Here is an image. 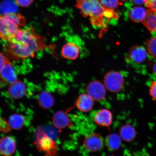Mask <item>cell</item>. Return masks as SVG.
<instances>
[{"label": "cell", "instance_id": "cell-1", "mask_svg": "<svg viewBox=\"0 0 156 156\" xmlns=\"http://www.w3.org/2000/svg\"><path fill=\"white\" fill-rule=\"evenodd\" d=\"M8 42V51L20 59L33 57L44 47L41 38L30 28L20 29Z\"/></svg>", "mask_w": 156, "mask_h": 156}, {"label": "cell", "instance_id": "cell-2", "mask_svg": "<svg viewBox=\"0 0 156 156\" xmlns=\"http://www.w3.org/2000/svg\"><path fill=\"white\" fill-rule=\"evenodd\" d=\"M76 5L81 14L89 17L91 24L97 28H103L110 20L118 18V13L105 8L100 0H77Z\"/></svg>", "mask_w": 156, "mask_h": 156}, {"label": "cell", "instance_id": "cell-3", "mask_svg": "<svg viewBox=\"0 0 156 156\" xmlns=\"http://www.w3.org/2000/svg\"><path fill=\"white\" fill-rule=\"evenodd\" d=\"M25 19L22 16L15 13L1 15L0 20V34L3 40H10L25 24Z\"/></svg>", "mask_w": 156, "mask_h": 156}, {"label": "cell", "instance_id": "cell-4", "mask_svg": "<svg viewBox=\"0 0 156 156\" xmlns=\"http://www.w3.org/2000/svg\"><path fill=\"white\" fill-rule=\"evenodd\" d=\"M36 139L34 142L38 151L46 153V156H57V145L55 142L38 127L36 130Z\"/></svg>", "mask_w": 156, "mask_h": 156}, {"label": "cell", "instance_id": "cell-5", "mask_svg": "<svg viewBox=\"0 0 156 156\" xmlns=\"http://www.w3.org/2000/svg\"><path fill=\"white\" fill-rule=\"evenodd\" d=\"M104 85L110 92L117 93L123 87L124 78L122 73L116 71H111L105 76Z\"/></svg>", "mask_w": 156, "mask_h": 156}, {"label": "cell", "instance_id": "cell-6", "mask_svg": "<svg viewBox=\"0 0 156 156\" xmlns=\"http://www.w3.org/2000/svg\"><path fill=\"white\" fill-rule=\"evenodd\" d=\"M106 87L100 81H94L91 82L87 85L86 91L93 100L101 101L105 98L106 95Z\"/></svg>", "mask_w": 156, "mask_h": 156}, {"label": "cell", "instance_id": "cell-7", "mask_svg": "<svg viewBox=\"0 0 156 156\" xmlns=\"http://www.w3.org/2000/svg\"><path fill=\"white\" fill-rule=\"evenodd\" d=\"M83 145L85 149L89 151H98L102 147L103 138L100 134L92 133L86 136L83 141Z\"/></svg>", "mask_w": 156, "mask_h": 156}, {"label": "cell", "instance_id": "cell-8", "mask_svg": "<svg viewBox=\"0 0 156 156\" xmlns=\"http://www.w3.org/2000/svg\"><path fill=\"white\" fill-rule=\"evenodd\" d=\"M147 51L144 47L136 45L130 48L128 54V60L135 64H141L145 61L147 56Z\"/></svg>", "mask_w": 156, "mask_h": 156}, {"label": "cell", "instance_id": "cell-9", "mask_svg": "<svg viewBox=\"0 0 156 156\" xmlns=\"http://www.w3.org/2000/svg\"><path fill=\"white\" fill-rule=\"evenodd\" d=\"M73 107L66 111H58L55 113L52 117V122L55 127L59 129H63L72 125L68 111L71 110Z\"/></svg>", "mask_w": 156, "mask_h": 156}, {"label": "cell", "instance_id": "cell-10", "mask_svg": "<svg viewBox=\"0 0 156 156\" xmlns=\"http://www.w3.org/2000/svg\"><path fill=\"white\" fill-rule=\"evenodd\" d=\"M80 52V48L78 45L73 42L67 43L62 48L61 54L63 57L68 60L76 59Z\"/></svg>", "mask_w": 156, "mask_h": 156}, {"label": "cell", "instance_id": "cell-11", "mask_svg": "<svg viewBox=\"0 0 156 156\" xmlns=\"http://www.w3.org/2000/svg\"><path fill=\"white\" fill-rule=\"evenodd\" d=\"M16 144L13 138L9 136L2 138L0 141V151L4 156H9L16 150Z\"/></svg>", "mask_w": 156, "mask_h": 156}, {"label": "cell", "instance_id": "cell-12", "mask_svg": "<svg viewBox=\"0 0 156 156\" xmlns=\"http://www.w3.org/2000/svg\"><path fill=\"white\" fill-rule=\"evenodd\" d=\"M26 87L22 82L17 80L10 84L8 92L12 98L18 99L22 98L26 94Z\"/></svg>", "mask_w": 156, "mask_h": 156}, {"label": "cell", "instance_id": "cell-13", "mask_svg": "<svg viewBox=\"0 0 156 156\" xmlns=\"http://www.w3.org/2000/svg\"><path fill=\"white\" fill-rule=\"evenodd\" d=\"M92 98L87 94H82L78 97L75 106L78 110L84 112H87L92 110L94 102Z\"/></svg>", "mask_w": 156, "mask_h": 156}, {"label": "cell", "instance_id": "cell-14", "mask_svg": "<svg viewBox=\"0 0 156 156\" xmlns=\"http://www.w3.org/2000/svg\"><path fill=\"white\" fill-rule=\"evenodd\" d=\"M94 120L95 123L98 125L109 128L112 122V113L107 109H102L95 114Z\"/></svg>", "mask_w": 156, "mask_h": 156}, {"label": "cell", "instance_id": "cell-15", "mask_svg": "<svg viewBox=\"0 0 156 156\" xmlns=\"http://www.w3.org/2000/svg\"><path fill=\"white\" fill-rule=\"evenodd\" d=\"M1 75L3 80L9 84L17 80L15 69L12 64L9 62L1 68Z\"/></svg>", "mask_w": 156, "mask_h": 156}, {"label": "cell", "instance_id": "cell-16", "mask_svg": "<svg viewBox=\"0 0 156 156\" xmlns=\"http://www.w3.org/2000/svg\"><path fill=\"white\" fill-rule=\"evenodd\" d=\"M122 139L120 135L112 133L106 136L105 139V144L107 148L110 151H117L120 147Z\"/></svg>", "mask_w": 156, "mask_h": 156}, {"label": "cell", "instance_id": "cell-17", "mask_svg": "<svg viewBox=\"0 0 156 156\" xmlns=\"http://www.w3.org/2000/svg\"><path fill=\"white\" fill-rule=\"evenodd\" d=\"M119 135L124 141L131 142L136 138V130L131 125L128 124H124L120 128Z\"/></svg>", "mask_w": 156, "mask_h": 156}, {"label": "cell", "instance_id": "cell-18", "mask_svg": "<svg viewBox=\"0 0 156 156\" xmlns=\"http://www.w3.org/2000/svg\"><path fill=\"white\" fill-rule=\"evenodd\" d=\"M38 103L41 108L47 110L53 106L55 100L54 97L50 93L44 91L39 95Z\"/></svg>", "mask_w": 156, "mask_h": 156}, {"label": "cell", "instance_id": "cell-19", "mask_svg": "<svg viewBox=\"0 0 156 156\" xmlns=\"http://www.w3.org/2000/svg\"><path fill=\"white\" fill-rule=\"evenodd\" d=\"M147 13V10L141 7H134L130 10L129 17L130 20L136 23L143 22Z\"/></svg>", "mask_w": 156, "mask_h": 156}, {"label": "cell", "instance_id": "cell-20", "mask_svg": "<svg viewBox=\"0 0 156 156\" xmlns=\"http://www.w3.org/2000/svg\"><path fill=\"white\" fill-rule=\"evenodd\" d=\"M142 23L151 33H156V11L148 9L147 16Z\"/></svg>", "mask_w": 156, "mask_h": 156}, {"label": "cell", "instance_id": "cell-21", "mask_svg": "<svg viewBox=\"0 0 156 156\" xmlns=\"http://www.w3.org/2000/svg\"><path fill=\"white\" fill-rule=\"evenodd\" d=\"M25 119L22 115L13 114L9 117V122L11 127L13 129L19 130L24 126Z\"/></svg>", "mask_w": 156, "mask_h": 156}, {"label": "cell", "instance_id": "cell-22", "mask_svg": "<svg viewBox=\"0 0 156 156\" xmlns=\"http://www.w3.org/2000/svg\"><path fill=\"white\" fill-rule=\"evenodd\" d=\"M146 47L150 55L156 58V35L152 37L147 41Z\"/></svg>", "mask_w": 156, "mask_h": 156}, {"label": "cell", "instance_id": "cell-23", "mask_svg": "<svg viewBox=\"0 0 156 156\" xmlns=\"http://www.w3.org/2000/svg\"><path fill=\"white\" fill-rule=\"evenodd\" d=\"M100 1L105 8L115 11L120 4L119 0H100Z\"/></svg>", "mask_w": 156, "mask_h": 156}, {"label": "cell", "instance_id": "cell-24", "mask_svg": "<svg viewBox=\"0 0 156 156\" xmlns=\"http://www.w3.org/2000/svg\"><path fill=\"white\" fill-rule=\"evenodd\" d=\"M34 0H15L16 4L21 7H27L32 4Z\"/></svg>", "mask_w": 156, "mask_h": 156}, {"label": "cell", "instance_id": "cell-25", "mask_svg": "<svg viewBox=\"0 0 156 156\" xmlns=\"http://www.w3.org/2000/svg\"><path fill=\"white\" fill-rule=\"evenodd\" d=\"M145 5L148 9L156 11V0H147Z\"/></svg>", "mask_w": 156, "mask_h": 156}, {"label": "cell", "instance_id": "cell-26", "mask_svg": "<svg viewBox=\"0 0 156 156\" xmlns=\"http://www.w3.org/2000/svg\"><path fill=\"white\" fill-rule=\"evenodd\" d=\"M149 92L152 98L156 100V81L153 82L151 84Z\"/></svg>", "mask_w": 156, "mask_h": 156}, {"label": "cell", "instance_id": "cell-27", "mask_svg": "<svg viewBox=\"0 0 156 156\" xmlns=\"http://www.w3.org/2000/svg\"><path fill=\"white\" fill-rule=\"evenodd\" d=\"M2 122H3V124H1V131H2L4 132H9L11 130V128L9 125V122H7L3 119V121Z\"/></svg>", "mask_w": 156, "mask_h": 156}, {"label": "cell", "instance_id": "cell-28", "mask_svg": "<svg viewBox=\"0 0 156 156\" xmlns=\"http://www.w3.org/2000/svg\"><path fill=\"white\" fill-rule=\"evenodd\" d=\"M1 58H0V67L1 69V68H2L5 64H6L8 62H9L6 56L3 54L1 53Z\"/></svg>", "mask_w": 156, "mask_h": 156}, {"label": "cell", "instance_id": "cell-29", "mask_svg": "<svg viewBox=\"0 0 156 156\" xmlns=\"http://www.w3.org/2000/svg\"><path fill=\"white\" fill-rule=\"evenodd\" d=\"M132 3L136 5H141L145 4L147 0H132Z\"/></svg>", "mask_w": 156, "mask_h": 156}, {"label": "cell", "instance_id": "cell-30", "mask_svg": "<svg viewBox=\"0 0 156 156\" xmlns=\"http://www.w3.org/2000/svg\"><path fill=\"white\" fill-rule=\"evenodd\" d=\"M153 71L154 73L156 75V61L155 62L153 65Z\"/></svg>", "mask_w": 156, "mask_h": 156}, {"label": "cell", "instance_id": "cell-31", "mask_svg": "<svg viewBox=\"0 0 156 156\" xmlns=\"http://www.w3.org/2000/svg\"><path fill=\"white\" fill-rule=\"evenodd\" d=\"M121 1H127V0H121Z\"/></svg>", "mask_w": 156, "mask_h": 156}, {"label": "cell", "instance_id": "cell-32", "mask_svg": "<svg viewBox=\"0 0 156 156\" xmlns=\"http://www.w3.org/2000/svg\"></svg>", "mask_w": 156, "mask_h": 156}]
</instances>
